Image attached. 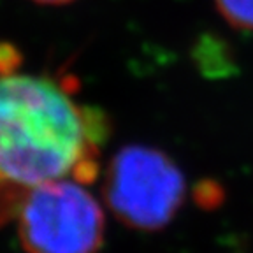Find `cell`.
Masks as SVG:
<instances>
[{"mask_svg":"<svg viewBox=\"0 0 253 253\" xmlns=\"http://www.w3.org/2000/svg\"><path fill=\"white\" fill-rule=\"evenodd\" d=\"M107 134V118L79 99L74 76L34 67L16 44L0 42V225L36 186L93 181Z\"/></svg>","mask_w":253,"mask_h":253,"instance_id":"cell-1","label":"cell"},{"mask_svg":"<svg viewBox=\"0 0 253 253\" xmlns=\"http://www.w3.org/2000/svg\"><path fill=\"white\" fill-rule=\"evenodd\" d=\"M104 194L122 223L153 232L169 225L181 208L185 176L164 151L128 144L109 162Z\"/></svg>","mask_w":253,"mask_h":253,"instance_id":"cell-2","label":"cell"},{"mask_svg":"<svg viewBox=\"0 0 253 253\" xmlns=\"http://www.w3.org/2000/svg\"><path fill=\"white\" fill-rule=\"evenodd\" d=\"M16 220L27 253H97L104 241L102 208L76 179L36 186Z\"/></svg>","mask_w":253,"mask_h":253,"instance_id":"cell-3","label":"cell"},{"mask_svg":"<svg viewBox=\"0 0 253 253\" xmlns=\"http://www.w3.org/2000/svg\"><path fill=\"white\" fill-rule=\"evenodd\" d=\"M214 5L229 25L253 32V0H214Z\"/></svg>","mask_w":253,"mask_h":253,"instance_id":"cell-4","label":"cell"},{"mask_svg":"<svg viewBox=\"0 0 253 253\" xmlns=\"http://www.w3.org/2000/svg\"><path fill=\"white\" fill-rule=\"evenodd\" d=\"M32 4L37 5H46V7H62V5H71L78 0H28Z\"/></svg>","mask_w":253,"mask_h":253,"instance_id":"cell-5","label":"cell"}]
</instances>
